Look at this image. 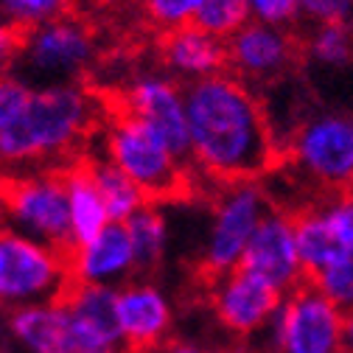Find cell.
Wrapping results in <instances>:
<instances>
[{"label": "cell", "mask_w": 353, "mask_h": 353, "mask_svg": "<svg viewBox=\"0 0 353 353\" xmlns=\"http://www.w3.org/2000/svg\"><path fill=\"white\" fill-rule=\"evenodd\" d=\"M312 281L336 308H342L345 314L353 312V258L350 261H339L334 267L317 272Z\"/></svg>", "instance_id": "obj_26"}, {"label": "cell", "mask_w": 353, "mask_h": 353, "mask_svg": "<svg viewBox=\"0 0 353 353\" xmlns=\"http://www.w3.org/2000/svg\"><path fill=\"white\" fill-rule=\"evenodd\" d=\"M241 267L283 294L303 286L308 281L303 261H300V247H297V230H294V216L272 208L261 219L255 236L250 239V247L241 258Z\"/></svg>", "instance_id": "obj_14"}, {"label": "cell", "mask_w": 353, "mask_h": 353, "mask_svg": "<svg viewBox=\"0 0 353 353\" xmlns=\"http://www.w3.org/2000/svg\"><path fill=\"white\" fill-rule=\"evenodd\" d=\"M123 225H126V233H129L132 247H135V255H138V270H143V272L157 270L163 258L168 255V244H171V225H168V216L163 213V208L146 202L138 213H132Z\"/></svg>", "instance_id": "obj_20"}, {"label": "cell", "mask_w": 353, "mask_h": 353, "mask_svg": "<svg viewBox=\"0 0 353 353\" xmlns=\"http://www.w3.org/2000/svg\"><path fill=\"white\" fill-rule=\"evenodd\" d=\"M160 65L163 73L185 87L219 76L228 70V39H219L196 23L165 31L160 39Z\"/></svg>", "instance_id": "obj_18"}, {"label": "cell", "mask_w": 353, "mask_h": 353, "mask_svg": "<svg viewBox=\"0 0 353 353\" xmlns=\"http://www.w3.org/2000/svg\"><path fill=\"white\" fill-rule=\"evenodd\" d=\"M350 194H353V185H350Z\"/></svg>", "instance_id": "obj_36"}, {"label": "cell", "mask_w": 353, "mask_h": 353, "mask_svg": "<svg viewBox=\"0 0 353 353\" xmlns=\"http://www.w3.org/2000/svg\"><path fill=\"white\" fill-rule=\"evenodd\" d=\"M118 289L73 283L59 300L12 312L9 331L26 353H123Z\"/></svg>", "instance_id": "obj_3"}, {"label": "cell", "mask_w": 353, "mask_h": 353, "mask_svg": "<svg viewBox=\"0 0 353 353\" xmlns=\"http://www.w3.org/2000/svg\"><path fill=\"white\" fill-rule=\"evenodd\" d=\"M347 314L312 281L283 294L272 325L263 331L270 353H339Z\"/></svg>", "instance_id": "obj_9"}, {"label": "cell", "mask_w": 353, "mask_h": 353, "mask_svg": "<svg viewBox=\"0 0 353 353\" xmlns=\"http://www.w3.org/2000/svg\"><path fill=\"white\" fill-rule=\"evenodd\" d=\"M81 3L84 9H96V12H112V9H123L129 3H135V0H76Z\"/></svg>", "instance_id": "obj_31"}, {"label": "cell", "mask_w": 353, "mask_h": 353, "mask_svg": "<svg viewBox=\"0 0 353 353\" xmlns=\"http://www.w3.org/2000/svg\"><path fill=\"white\" fill-rule=\"evenodd\" d=\"M297 37L292 28L250 20L228 39V73L247 84L281 79L297 62Z\"/></svg>", "instance_id": "obj_15"}, {"label": "cell", "mask_w": 353, "mask_h": 353, "mask_svg": "<svg viewBox=\"0 0 353 353\" xmlns=\"http://www.w3.org/2000/svg\"><path fill=\"white\" fill-rule=\"evenodd\" d=\"M300 261L308 278L353 258V194L334 191L294 213Z\"/></svg>", "instance_id": "obj_11"}, {"label": "cell", "mask_w": 353, "mask_h": 353, "mask_svg": "<svg viewBox=\"0 0 353 353\" xmlns=\"http://www.w3.org/2000/svg\"><path fill=\"white\" fill-rule=\"evenodd\" d=\"M339 353H350V350H345V347H342V350H339Z\"/></svg>", "instance_id": "obj_35"}, {"label": "cell", "mask_w": 353, "mask_h": 353, "mask_svg": "<svg viewBox=\"0 0 353 353\" xmlns=\"http://www.w3.org/2000/svg\"><path fill=\"white\" fill-rule=\"evenodd\" d=\"M101 123L99 99L87 87L39 84L20 118L0 135V165L9 171L51 168L68 160Z\"/></svg>", "instance_id": "obj_2"}, {"label": "cell", "mask_w": 353, "mask_h": 353, "mask_svg": "<svg viewBox=\"0 0 353 353\" xmlns=\"http://www.w3.org/2000/svg\"><path fill=\"white\" fill-rule=\"evenodd\" d=\"M272 210L270 196L255 180L228 183L219 188L202 241V267L216 278L241 267V258L261 219Z\"/></svg>", "instance_id": "obj_10"}, {"label": "cell", "mask_w": 353, "mask_h": 353, "mask_svg": "<svg viewBox=\"0 0 353 353\" xmlns=\"http://www.w3.org/2000/svg\"><path fill=\"white\" fill-rule=\"evenodd\" d=\"M68 252L42 244L0 216V305L26 308L59 300L70 289Z\"/></svg>", "instance_id": "obj_5"}, {"label": "cell", "mask_w": 353, "mask_h": 353, "mask_svg": "<svg viewBox=\"0 0 353 353\" xmlns=\"http://www.w3.org/2000/svg\"><path fill=\"white\" fill-rule=\"evenodd\" d=\"M73 3L76 0H0V17L20 31H28L39 23L68 14Z\"/></svg>", "instance_id": "obj_24"}, {"label": "cell", "mask_w": 353, "mask_h": 353, "mask_svg": "<svg viewBox=\"0 0 353 353\" xmlns=\"http://www.w3.org/2000/svg\"><path fill=\"white\" fill-rule=\"evenodd\" d=\"M68 263H70V281L87 286L121 289L123 283L132 281V275L141 272L135 247H132L123 222H112L93 239L76 241L68 250Z\"/></svg>", "instance_id": "obj_17"}, {"label": "cell", "mask_w": 353, "mask_h": 353, "mask_svg": "<svg viewBox=\"0 0 353 353\" xmlns=\"http://www.w3.org/2000/svg\"><path fill=\"white\" fill-rule=\"evenodd\" d=\"M163 353H210V350H205V347L196 345V342H174V345H168Z\"/></svg>", "instance_id": "obj_32"}, {"label": "cell", "mask_w": 353, "mask_h": 353, "mask_svg": "<svg viewBox=\"0 0 353 353\" xmlns=\"http://www.w3.org/2000/svg\"><path fill=\"white\" fill-rule=\"evenodd\" d=\"M300 12L312 26L353 23V0H300Z\"/></svg>", "instance_id": "obj_29"}, {"label": "cell", "mask_w": 353, "mask_h": 353, "mask_svg": "<svg viewBox=\"0 0 353 353\" xmlns=\"http://www.w3.org/2000/svg\"><path fill=\"white\" fill-rule=\"evenodd\" d=\"M115 314L126 350H157L174 328V303L168 292L146 278H132L118 289Z\"/></svg>", "instance_id": "obj_16"}, {"label": "cell", "mask_w": 353, "mask_h": 353, "mask_svg": "<svg viewBox=\"0 0 353 353\" xmlns=\"http://www.w3.org/2000/svg\"><path fill=\"white\" fill-rule=\"evenodd\" d=\"M65 185H68V210H70V230L73 244L93 239L107 225H112L110 210L104 205V196L93 180V171L87 163L68 165L65 168Z\"/></svg>", "instance_id": "obj_19"}, {"label": "cell", "mask_w": 353, "mask_h": 353, "mask_svg": "<svg viewBox=\"0 0 353 353\" xmlns=\"http://www.w3.org/2000/svg\"><path fill=\"white\" fill-rule=\"evenodd\" d=\"M0 216L12 228L42 244H51L65 252L73 247L65 171H12V176L0 183Z\"/></svg>", "instance_id": "obj_6"}, {"label": "cell", "mask_w": 353, "mask_h": 353, "mask_svg": "<svg viewBox=\"0 0 353 353\" xmlns=\"http://www.w3.org/2000/svg\"><path fill=\"white\" fill-rule=\"evenodd\" d=\"M250 12L252 20L281 28H292L297 20H303L300 0H250Z\"/></svg>", "instance_id": "obj_28"}, {"label": "cell", "mask_w": 353, "mask_h": 353, "mask_svg": "<svg viewBox=\"0 0 353 353\" xmlns=\"http://www.w3.org/2000/svg\"><path fill=\"white\" fill-rule=\"evenodd\" d=\"M23 31L6 20H0V73H12L14 62H20Z\"/></svg>", "instance_id": "obj_30"}, {"label": "cell", "mask_w": 353, "mask_h": 353, "mask_svg": "<svg viewBox=\"0 0 353 353\" xmlns=\"http://www.w3.org/2000/svg\"><path fill=\"white\" fill-rule=\"evenodd\" d=\"M205 0H141L143 17L157 28V31H174L196 23V14Z\"/></svg>", "instance_id": "obj_25"}, {"label": "cell", "mask_w": 353, "mask_h": 353, "mask_svg": "<svg viewBox=\"0 0 353 353\" xmlns=\"http://www.w3.org/2000/svg\"><path fill=\"white\" fill-rule=\"evenodd\" d=\"M96 59V34L84 17L68 12L23 31L20 68L28 81L68 84L76 81Z\"/></svg>", "instance_id": "obj_7"}, {"label": "cell", "mask_w": 353, "mask_h": 353, "mask_svg": "<svg viewBox=\"0 0 353 353\" xmlns=\"http://www.w3.org/2000/svg\"><path fill=\"white\" fill-rule=\"evenodd\" d=\"M191 149L188 163L219 185L258 180L281 152L267 107L233 73H219L185 87Z\"/></svg>", "instance_id": "obj_1"}, {"label": "cell", "mask_w": 353, "mask_h": 353, "mask_svg": "<svg viewBox=\"0 0 353 353\" xmlns=\"http://www.w3.org/2000/svg\"><path fill=\"white\" fill-rule=\"evenodd\" d=\"M283 303V292L244 267L216 275L210 286V312L216 323L239 339L263 336Z\"/></svg>", "instance_id": "obj_12"}, {"label": "cell", "mask_w": 353, "mask_h": 353, "mask_svg": "<svg viewBox=\"0 0 353 353\" xmlns=\"http://www.w3.org/2000/svg\"><path fill=\"white\" fill-rule=\"evenodd\" d=\"M345 350L353 353V312H350L347 320H345Z\"/></svg>", "instance_id": "obj_33"}, {"label": "cell", "mask_w": 353, "mask_h": 353, "mask_svg": "<svg viewBox=\"0 0 353 353\" xmlns=\"http://www.w3.org/2000/svg\"><path fill=\"white\" fill-rule=\"evenodd\" d=\"M250 20H252L250 0H205L196 14V26L216 34L219 39H230Z\"/></svg>", "instance_id": "obj_23"}, {"label": "cell", "mask_w": 353, "mask_h": 353, "mask_svg": "<svg viewBox=\"0 0 353 353\" xmlns=\"http://www.w3.org/2000/svg\"><path fill=\"white\" fill-rule=\"evenodd\" d=\"M31 81L17 73H0V135L20 118L31 96Z\"/></svg>", "instance_id": "obj_27"}, {"label": "cell", "mask_w": 353, "mask_h": 353, "mask_svg": "<svg viewBox=\"0 0 353 353\" xmlns=\"http://www.w3.org/2000/svg\"><path fill=\"white\" fill-rule=\"evenodd\" d=\"M101 157L118 165L146 196L165 199L185 185V163L149 123L121 110L101 126Z\"/></svg>", "instance_id": "obj_4"}, {"label": "cell", "mask_w": 353, "mask_h": 353, "mask_svg": "<svg viewBox=\"0 0 353 353\" xmlns=\"http://www.w3.org/2000/svg\"><path fill=\"white\" fill-rule=\"evenodd\" d=\"M292 165L308 183L334 191L353 185V115L314 112L297 123L286 143Z\"/></svg>", "instance_id": "obj_8"}, {"label": "cell", "mask_w": 353, "mask_h": 353, "mask_svg": "<svg viewBox=\"0 0 353 353\" xmlns=\"http://www.w3.org/2000/svg\"><path fill=\"white\" fill-rule=\"evenodd\" d=\"M305 54L323 68H345L353 62V26L325 23L314 26L305 39Z\"/></svg>", "instance_id": "obj_22"}, {"label": "cell", "mask_w": 353, "mask_h": 353, "mask_svg": "<svg viewBox=\"0 0 353 353\" xmlns=\"http://www.w3.org/2000/svg\"><path fill=\"white\" fill-rule=\"evenodd\" d=\"M87 165H90V171H93V180H96V185H99V191L104 196V205L110 210L112 222H126L132 213H138L146 205L149 196L132 183L118 165H112L110 160L96 157Z\"/></svg>", "instance_id": "obj_21"}, {"label": "cell", "mask_w": 353, "mask_h": 353, "mask_svg": "<svg viewBox=\"0 0 353 353\" xmlns=\"http://www.w3.org/2000/svg\"><path fill=\"white\" fill-rule=\"evenodd\" d=\"M121 110L149 123L168 141V146L188 160L191 132H188V101L185 84L163 70H143L132 76L121 90Z\"/></svg>", "instance_id": "obj_13"}, {"label": "cell", "mask_w": 353, "mask_h": 353, "mask_svg": "<svg viewBox=\"0 0 353 353\" xmlns=\"http://www.w3.org/2000/svg\"><path fill=\"white\" fill-rule=\"evenodd\" d=\"M216 353H241V350H216Z\"/></svg>", "instance_id": "obj_34"}]
</instances>
